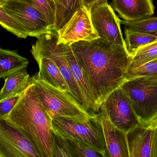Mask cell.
Here are the masks:
<instances>
[{"mask_svg": "<svg viewBox=\"0 0 157 157\" xmlns=\"http://www.w3.org/2000/svg\"><path fill=\"white\" fill-rule=\"evenodd\" d=\"M54 130L66 139L83 142L108 157L101 117L99 113L83 122L62 117L52 119Z\"/></svg>", "mask_w": 157, "mask_h": 157, "instance_id": "obj_4", "label": "cell"}, {"mask_svg": "<svg viewBox=\"0 0 157 157\" xmlns=\"http://www.w3.org/2000/svg\"><path fill=\"white\" fill-rule=\"evenodd\" d=\"M50 1H51L52 2H54V3L56 4V0H50Z\"/></svg>", "mask_w": 157, "mask_h": 157, "instance_id": "obj_32", "label": "cell"}, {"mask_svg": "<svg viewBox=\"0 0 157 157\" xmlns=\"http://www.w3.org/2000/svg\"><path fill=\"white\" fill-rule=\"evenodd\" d=\"M155 42H157V40H156V41H155Z\"/></svg>", "mask_w": 157, "mask_h": 157, "instance_id": "obj_34", "label": "cell"}, {"mask_svg": "<svg viewBox=\"0 0 157 157\" xmlns=\"http://www.w3.org/2000/svg\"><path fill=\"white\" fill-rule=\"evenodd\" d=\"M0 24L3 28L20 38L26 39L28 35L22 25L0 6Z\"/></svg>", "mask_w": 157, "mask_h": 157, "instance_id": "obj_23", "label": "cell"}, {"mask_svg": "<svg viewBox=\"0 0 157 157\" xmlns=\"http://www.w3.org/2000/svg\"><path fill=\"white\" fill-rule=\"evenodd\" d=\"M31 82L39 101L52 119L62 117L83 122L96 114L87 112L73 95L65 91L34 76L31 78Z\"/></svg>", "mask_w": 157, "mask_h": 157, "instance_id": "obj_3", "label": "cell"}, {"mask_svg": "<svg viewBox=\"0 0 157 157\" xmlns=\"http://www.w3.org/2000/svg\"><path fill=\"white\" fill-rule=\"evenodd\" d=\"M98 113L126 132L140 124L129 97L121 87L113 92L102 103Z\"/></svg>", "mask_w": 157, "mask_h": 157, "instance_id": "obj_7", "label": "cell"}, {"mask_svg": "<svg viewBox=\"0 0 157 157\" xmlns=\"http://www.w3.org/2000/svg\"><path fill=\"white\" fill-rule=\"evenodd\" d=\"M111 6L125 21H137L151 17L154 13L152 0H112Z\"/></svg>", "mask_w": 157, "mask_h": 157, "instance_id": "obj_14", "label": "cell"}, {"mask_svg": "<svg viewBox=\"0 0 157 157\" xmlns=\"http://www.w3.org/2000/svg\"><path fill=\"white\" fill-rule=\"evenodd\" d=\"M31 78L26 68L5 78L0 93V101L23 94L31 84Z\"/></svg>", "mask_w": 157, "mask_h": 157, "instance_id": "obj_17", "label": "cell"}, {"mask_svg": "<svg viewBox=\"0 0 157 157\" xmlns=\"http://www.w3.org/2000/svg\"><path fill=\"white\" fill-rule=\"evenodd\" d=\"M90 14L93 25L99 38L126 47L120 19L108 2L94 7L91 10Z\"/></svg>", "mask_w": 157, "mask_h": 157, "instance_id": "obj_11", "label": "cell"}, {"mask_svg": "<svg viewBox=\"0 0 157 157\" xmlns=\"http://www.w3.org/2000/svg\"><path fill=\"white\" fill-rule=\"evenodd\" d=\"M52 157H72L67 140L55 131L53 138Z\"/></svg>", "mask_w": 157, "mask_h": 157, "instance_id": "obj_27", "label": "cell"}, {"mask_svg": "<svg viewBox=\"0 0 157 157\" xmlns=\"http://www.w3.org/2000/svg\"><path fill=\"white\" fill-rule=\"evenodd\" d=\"M2 120L24 135L42 157H52L55 135L52 119L39 101L32 82L14 108Z\"/></svg>", "mask_w": 157, "mask_h": 157, "instance_id": "obj_2", "label": "cell"}, {"mask_svg": "<svg viewBox=\"0 0 157 157\" xmlns=\"http://www.w3.org/2000/svg\"><path fill=\"white\" fill-rule=\"evenodd\" d=\"M157 124V115H156V116H155V117H154V119H153V120L151 121V122L149 124H148L147 125H153L154 126L155 125Z\"/></svg>", "mask_w": 157, "mask_h": 157, "instance_id": "obj_31", "label": "cell"}, {"mask_svg": "<svg viewBox=\"0 0 157 157\" xmlns=\"http://www.w3.org/2000/svg\"><path fill=\"white\" fill-rule=\"evenodd\" d=\"M29 64L27 59L20 56L15 50L0 49V78L8 76L26 68Z\"/></svg>", "mask_w": 157, "mask_h": 157, "instance_id": "obj_18", "label": "cell"}, {"mask_svg": "<svg viewBox=\"0 0 157 157\" xmlns=\"http://www.w3.org/2000/svg\"><path fill=\"white\" fill-rule=\"evenodd\" d=\"M58 34L55 30L43 35L37 38L35 44L32 46L31 53L33 56L44 57L55 62L63 75L71 93L84 107L81 92L68 64L62 44L58 43Z\"/></svg>", "mask_w": 157, "mask_h": 157, "instance_id": "obj_6", "label": "cell"}, {"mask_svg": "<svg viewBox=\"0 0 157 157\" xmlns=\"http://www.w3.org/2000/svg\"><path fill=\"white\" fill-rule=\"evenodd\" d=\"M57 32L59 44L71 45L99 38L92 22L90 11L84 7L78 10Z\"/></svg>", "mask_w": 157, "mask_h": 157, "instance_id": "obj_10", "label": "cell"}, {"mask_svg": "<svg viewBox=\"0 0 157 157\" xmlns=\"http://www.w3.org/2000/svg\"><path fill=\"white\" fill-rule=\"evenodd\" d=\"M154 127L140 124L127 132L129 157H151Z\"/></svg>", "mask_w": 157, "mask_h": 157, "instance_id": "obj_13", "label": "cell"}, {"mask_svg": "<svg viewBox=\"0 0 157 157\" xmlns=\"http://www.w3.org/2000/svg\"><path fill=\"white\" fill-rule=\"evenodd\" d=\"M99 115L103 129L108 157H129L127 132L117 127L105 117Z\"/></svg>", "mask_w": 157, "mask_h": 157, "instance_id": "obj_15", "label": "cell"}, {"mask_svg": "<svg viewBox=\"0 0 157 157\" xmlns=\"http://www.w3.org/2000/svg\"><path fill=\"white\" fill-rule=\"evenodd\" d=\"M84 70L100 106L126 80L131 57L126 48L100 38L70 45Z\"/></svg>", "mask_w": 157, "mask_h": 157, "instance_id": "obj_1", "label": "cell"}, {"mask_svg": "<svg viewBox=\"0 0 157 157\" xmlns=\"http://www.w3.org/2000/svg\"><path fill=\"white\" fill-rule=\"evenodd\" d=\"M72 157H105L102 152L83 142L67 139Z\"/></svg>", "mask_w": 157, "mask_h": 157, "instance_id": "obj_25", "label": "cell"}, {"mask_svg": "<svg viewBox=\"0 0 157 157\" xmlns=\"http://www.w3.org/2000/svg\"><path fill=\"white\" fill-rule=\"evenodd\" d=\"M121 88L129 97L140 124H149L157 114V76L127 79Z\"/></svg>", "mask_w": 157, "mask_h": 157, "instance_id": "obj_5", "label": "cell"}, {"mask_svg": "<svg viewBox=\"0 0 157 157\" xmlns=\"http://www.w3.org/2000/svg\"><path fill=\"white\" fill-rule=\"evenodd\" d=\"M151 157H157V124L154 127V136L152 141Z\"/></svg>", "mask_w": 157, "mask_h": 157, "instance_id": "obj_30", "label": "cell"}, {"mask_svg": "<svg viewBox=\"0 0 157 157\" xmlns=\"http://www.w3.org/2000/svg\"><path fill=\"white\" fill-rule=\"evenodd\" d=\"M82 7V0H56V26L54 30L57 32Z\"/></svg>", "mask_w": 157, "mask_h": 157, "instance_id": "obj_19", "label": "cell"}, {"mask_svg": "<svg viewBox=\"0 0 157 157\" xmlns=\"http://www.w3.org/2000/svg\"><path fill=\"white\" fill-rule=\"evenodd\" d=\"M6 1V0H0V2H4Z\"/></svg>", "mask_w": 157, "mask_h": 157, "instance_id": "obj_33", "label": "cell"}, {"mask_svg": "<svg viewBox=\"0 0 157 157\" xmlns=\"http://www.w3.org/2000/svg\"><path fill=\"white\" fill-rule=\"evenodd\" d=\"M82 2L83 7L91 11L95 6L107 3V0H82Z\"/></svg>", "mask_w": 157, "mask_h": 157, "instance_id": "obj_29", "label": "cell"}, {"mask_svg": "<svg viewBox=\"0 0 157 157\" xmlns=\"http://www.w3.org/2000/svg\"><path fill=\"white\" fill-rule=\"evenodd\" d=\"M157 59V42L139 48L131 57L130 67H136Z\"/></svg>", "mask_w": 157, "mask_h": 157, "instance_id": "obj_21", "label": "cell"}, {"mask_svg": "<svg viewBox=\"0 0 157 157\" xmlns=\"http://www.w3.org/2000/svg\"><path fill=\"white\" fill-rule=\"evenodd\" d=\"M126 48L130 57L141 47L153 43L157 40V35L132 31L124 28Z\"/></svg>", "mask_w": 157, "mask_h": 157, "instance_id": "obj_20", "label": "cell"}, {"mask_svg": "<svg viewBox=\"0 0 157 157\" xmlns=\"http://www.w3.org/2000/svg\"><path fill=\"white\" fill-rule=\"evenodd\" d=\"M63 51L73 77L83 97L84 108L91 114H97L99 108L87 75L69 44H62Z\"/></svg>", "mask_w": 157, "mask_h": 157, "instance_id": "obj_12", "label": "cell"}, {"mask_svg": "<svg viewBox=\"0 0 157 157\" xmlns=\"http://www.w3.org/2000/svg\"><path fill=\"white\" fill-rule=\"evenodd\" d=\"M120 23L132 31L157 35V17H150L137 21L120 20Z\"/></svg>", "mask_w": 157, "mask_h": 157, "instance_id": "obj_22", "label": "cell"}, {"mask_svg": "<svg viewBox=\"0 0 157 157\" xmlns=\"http://www.w3.org/2000/svg\"><path fill=\"white\" fill-rule=\"evenodd\" d=\"M0 6L22 25L29 36L37 38L52 31L42 13L22 0H6Z\"/></svg>", "mask_w": 157, "mask_h": 157, "instance_id": "obj_8", "label": "cell"}, {"mask_svg": "<svg viewBox=\"0 0 157 157\" xmlns=\"http://www.w3.org/2000/svg\"><path fill=\"white\" fill-rule=\"evenodd\" d=\"M0 157H42L34 144L16 128L0 119Z\"/></svg>", "mask_w": 157, "mask_h": 157, "instance_id": "obj_9", "label": "cell"}, {"mask_svg": "<svg viewBox=\"0 0 157 157\" xmlns=\"http://www.w3.org/2000/svg\"><path fill=\"white\" fill-rule=\"evenodd\" d=\"M38 9L48 22L51 31L56 26V4L50 0H22Z\"/></svg>", "mask_w": 157, "mask_h": 157, "instance_id": "obj_24", "label": "cell"}, {"mask_svg": "<svg viewBox=\"0 0 157 157\" xmlns=\"http://www.w3.org/2000/svg\"><path fill=\"white\" fill-rule=\"evenodd\" d=\"M33 57L39 66V71L34 75L35 77L71 94L63 75L53 60L44 57L35 56Z\"/></svg>", "mask_w": 157, "mask_h": 157, "instance_id": "obj_16", "label": "cell"}, {"mask_svg": "<svg viewBox=\"0 0 157 157\" xmlns=\"http://www.w3.org/2000/svg\"><path fill=\"white\" fill-rule=\"evenodd\" d=\"M22 95L0 101V119H3L13 110Z\"/></svg>", "mask_w": 157, "mask_h": 157, "instance_id": "obj_28", "label": "cell"}, {"mask_svg": "<svg viewBox=\"0 0 157 157\" xmlns=\"http://www.w3.org/2000/svg\"><path fill=\"white\" fill-rule=\"evenodd\" d=\"M151 76H157V59L136 67L129 68L126 79Z\"/></svg>", "mask_w": 157, "mask_h": 157, "instance_id": "obj_26", "label": "cell"}]
</instances>
